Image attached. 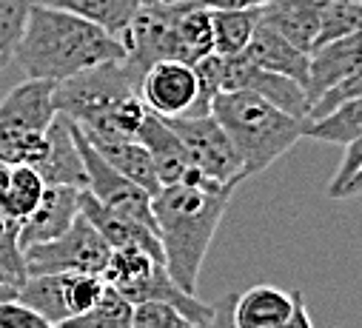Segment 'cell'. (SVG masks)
<instances>
[{"mask_svg": "<svg viewBox=\"0 0 362 328\" xmlns=\"http://www.w3.org/2000/svg\"><path fill=\"white\" fill-rule=\"evenodd\" d=\"M234 189L237 186L214 183L194 172L180 183L160 186V192L151 197L163 266L171 280L189 294H197L209 245L220 228V220L226 217Z\"/></svg>", "mask_w": 362, "mask_h": 328, "instance_id": "1", "label": "cell"}, {"mask_svg": "<svg viewBox=\"0 0 362 328\" xmlns=\"http://www.w3.org/2000/svg\"><path fill=\"white\" fill-rule=\"evenodd\" d=\"M12 60H18L26 77L60 83L98 63L126 60V49L115 35L92 20L35 4Z\"/></svg>", "mask_w": 362, "mask_h": 328, "instance_id": "2", "label": "cell"}, {"mask_svg": "<svg viewBox=\"0 0 362 328\" xmlns=\"http://www.w3.org/2000/svg\"><path fill=\"white\" fill-rule=\"evenodd\" d=\"M140 74L126 63H98L54 83V112L86 134L137 137L148 106L140 98Z\"/></svg>", "mask_w": 362, "mask_h": 328, "instance_id": "3", "label": "cell"}, {"mask_svg": "<svg viewBox=\"0 0 362 328\" xmlns=\"http://www.w3.org/2000/svg\"><path fill=\"white\" fill-rule=\"evenodd\" d=\"M211 115L234 143L245 177L265 172L305 137V120L271 106L248 89L220 92L211 100Z\"/></svg>", "mask_w": 362, "mask_h": 328, "instance_id": "4", "label": "cell"}, {"mask_svg": "<svg viewBox=\"0 0 362 328\" xmlns=\"http://www.w3.org/2000/svg\"><path fill=\"white\" fill-rule=\"evenodd\" d=\"M112 245L100 237V231L83 214L71 220V226L54 240L37 242L23 249L26 274H100L109 260Z\"/></svg>", "mask_w": 362, "mask_h": 328, "instance_id": "5", "label": "cell"}, {"mask_svg": "<svg viewBox=\"0 0 362 328\" xmlns=\"http://www.w3.org/2000/svg\"><path fill=\"white\" fill-rule=\"evenodd\" d=\"M174 134L183 140L192 166L214 180V183H228L237 186L240 180H245L243 175V160L234 148V143L228 140V134L223 131V126L214 120V115H183V117H163Z\"/></svg>", "mask_w": 362, "mask_h": 328, "instance_id": "6", "label": "cell"}, {"mask_svg": "<svg viewBox=\"0 0 362 328\" xmlns=\"http://www.w3.org/2000/svg\"><path fill=\"white\" fill-rule=\"evenodd\" d=\"M71 123V120H69ZM71 131H74V143H77V151H80V160H83V172H86V192L98 197L103 206L115 209V211H123L140 223H148L154 226V214H151V194L146 189H140L137 183L126 180L117 169H112L109 163L103 160V154L83 137V131L71 123ZM157 231V228H154Z\"/></svg>", "mask_w": 362, "mask_h": 328, "instance_id": "7", "label": "cell"}, {"mask_svg": "<svg viewBox=\"0 0 362 328\" xmlns=\"http://www.w3.org/2000/svg\"><path fill=\"white\" fill-rule=\"evenodd\" d=\"M220 86H223V92L248 89V92L265 98L271 106H277L300 120H305V115H308V98L297 80L259 69L254 60L245 57V52L228 54V57L220 54Z\"/></svg>", "mask_w": 362, "mask_h": 328, "instance_id": "8", "label": "cell"}, {"mask_svg": "<svg viewBox=\"0 0 362 328\" xmlns=\"http://www.w3.org/2000/svg\"><path fill=\"white\" fill-rule=\"evenodd\" d=\"M140 98L157 117H183L197 100V71L186 60H157L140 77Z\"/></svg>", "mask_w": 362, "mask_h": 328, "instance_id": "9", "label": "cell"}, {"mask_svg": "<svg viewBox=\"0 0 362 328\" xmlns=\"http://www.w3.org/2000/svg\"><path fill=\"white\" fill-rule=\"evenodd\" d=\"M54 83L40 77H26L4 100H0V129L18 131H46L57 117L54 112Z\"/></svg>", "mask_w": 362, "mask_h": 328, "instance_id": "10", "label": "cell"}, {"mask_svg": "<svg viewBox=\"0 0 362 328\" xmlns=\"http://www.w3.org/2000/svg\"><path fill=\"white\" fill-rule=\"evenodd\" d=\"M80 214V189L74 186H46L35 211L21 223V249L54 240Z\"/></svg>", "mask_w": 362, "mask_h": 328, "instance_id": "11", "label": "cell"}, {"mask_svg": "<svg viewBox=\"0 0 362 328\" xmlns=\"http://www.w3.org/2000/svg\"><path fill=\"white\" fill-rule=\"evenodd\" d=\"M137 140L143 143V148L148 151V157L154 163L160 186L180 183V180H186V177H192L197 172L192 166V157H189L183 140L174 134V129L163 117L148 112V117L143 120V126L137 131Z\"/></svg>", "mask_w": 362, "mask_h": 328, "instance_id": "12", "label": "cell"}, {"mask_svg": "<svg viewBox=\"0 0 362 328\" xmlns=\"http://www.w3.org/2000/svg\"><path fill=\"white\" fill-rule=\"evenodd\" d=\"M37 175L46 186H74L86 189V172L83 160L74 143V131L69 117L57 115L46 129V157L37 163Z\"/></svg>", "mask_w": 362, "mask_h": 328, "instance_id": "13", "label": "cell"}, {"mask_svg": "<svg viewBox=\"0 0 362 328\" xmlns=\"http://www.w3.org/2000/svg\"><path fill=\"white\" fill-rule=\"evenodd\" d=\"M359 32L322 43L308 52V77H305V98L308 106L314 98H320L325 89H331L339 80L359 71Z\"/></svg>", "mask_w": 362, "mask_h": 328, "instance_id": "14", "label": "cell"}, {"mask_svg": "<svg viewBox=\"0 0 362 328\" xmlns=\"http://www.w3.org/2000/svg\"><path fill=\"white\" fill-rule=\"evenodd\" d=\"M257 23L283 35L297 49L311 52L320 29V0H268L257 6Z\"/></svg>", "mask_w": 362, "mask_h": 328, "instance_id": "15", "label": "cell"}, {"mask_svg": "<svg viewBox=\"0 0 362 328\" xmlns=\"http://www.w3.org/2000/svg\"><path fill=\"white\" fill-rule=\"evenodd\" d=\"M83 137L92 143L103 160L109 163L112 169H117L126 180L137 183L140 189H146L151 197L160 192V180L154 172V163L148 157V151L143 148V143L137 137H103V134H86Z\"/></svg>", "mask_w": 362, "mask_h": 328, "instance_id": "16", "label": "cell"}, {"mask_svg": "<svg viewBox=\"0 0 362 328\" xmlns=\"http://www.w3.org/2000/svg\"><path fill=\"white\" fill-rule=\"evenodd\" d=\"M243 52L259 69H268V71H274V74H286V77L297 80L300 86H305V77H308V52L297 49L283 35L271 32L268 26L257 23V29H254V35H251V40H248V46Z\"/></svg>", "mask_w": 362, "mask_h": 328, "instance_id": "17", "label": "cell"}, {"mask_svg": "<svg viewBox=\"0 0 362 328\" xmlns=\"http://www.w3.org/2000/svg\"><path fill=\"white\" fill-rule=\"evenodd\" d=\"M294 308V291L277 286H251L231 300V317L237 328H280Z\"/></svg>", "mask_w": 362, "mask_h": 328, "instance_id": "18", "label": "cell"}, {"mask_svg": "<svg viewBox=\"0 0 362 328\" xmlns=\"http://www.w3.org/2000/svg\"><path fill=\"white\" fill-rule=\"evenodd\" d=\"M40 4L92 20L123 43V35L140 6V0H40Z\"/></svg>", "mask_w": 362, "mask_h": 328, "instance_id": "19", "label": "cell"}, {"mask_svg": "<svg viewBox=\"0 0 362 328\" xmlns=\"http://www.w3.org/2000/svg\"><path fill=\"white\" fill-rule=\"evenodd\" d=\"M15 300L46 317L49 322L60 325L69 320L66 308V274H26V280L18 286Z\"/></svg>", "mask_w": 362, "mask_h": 328, "instance_id": "20", "label": "cell"}, {"mask_svg": "<svg viewBox=\"0 0 362 328\" xmlns=\"http://www.w3.org/2000/svg\"><path fill=\"white\" fill-rule=\"evenodd\" d=\"M43 189H46V183L37 175V169L9 166L4 183H0V211L18 223H23L35 211V206L40 203Z\"/></svg>", "mask_w": 362, "mask_h": 328, "instance_id": "21", "label": "cell"}, {"mask_svg": "<svg viewBox=\"0 0 362 328\" xmlns=\"http://www.w3.org/2000/svg\"><path fill=\"white\" fill-rule=\"evenodd\" d=\"M211 12V32H214V54H240L254 29H257V9H209Z\"/></svg>", "mask_w": 362, "mask_h": 328, "instance_id": "22", "label": "cell"}, {"mask_svg": "<svg viewBox=\"0 0 362 328\" xmlns=\"http://www.w3.org/2000/svg\"><path fill=\"white\" fill-rule=\"evenodd\" d=\"M362 100L354 98L348 103H342L339 109L317 117V120H305V137H314L320 143H334V146H345L351 140L362 137Z\"/></svg>", "mask_w": 362, "mask_h": 328, "instance_id": "23", "label": "cell"}, {"mask_svg": "<svg viewBox=\"0 0 362 328\" xmlns=\"http://www.w3.org/2000/svg\"><path fill=\"white\" fill-rule=\"evenodd\" d=\"M60 328H132V303L106 286L92 308L63 320Z\"/></svg>", "mask_w": 362, "mask_h": 328, "instance_id": "24", "label": "cell"}, {"mask_svg": "<svg viewBox=\"0 0 362 328\" xmlns=\"http://www.w3.org/2000/svg\"><path fill=\"white\" fill-rule=\"evenodd\" d=\"M177 32H180V46H183L186 63H197L200 57L214 52V32H211V12L209 9L186 4L183 15L177 20Z\"/></svg>", "mask_w": 362, "mask_h": 328, "instance_id": "25", "label": "cell"}, {"mask_svg": "<svg viewBox=\"0 0 362 328\" xmlns=\"http://www.w3.org/2000/svg\"><path fill=\"white\" fill-rule=\"evenodd\" d=\"M359 26H362V4H356V0H320V29L314 49L356 35Z\"/></svg>", "mask_w": 362, "mask_h": 328, "instance_id": "26", "label": "cell"}, {"mask_svg": "<svg viewBox=\"0 0 362 328\" xmlns=\"http://www.w3.org/2000/svg\"><path fill=\"white\" fill-rule=\"evenodd\" d=\"M26 280V260L21 249V223L0 211V283L18 291Z\"/></svg>", "mask_w": 362, "mask_h": 328, "instance_id": "27", "label": "cell"}, {"mask_svg": "<svg viewBox=\"0 0 362 328\" xmlns=\"http://www.w3.org/2000/svg\"><path fill=\"white\" fill-rule=\"evenodd\" d=\"M46 157V131L0 129V160L9 166H37Z\"/></svg>", "mask_w": 362, "mask_h": 328, "instance_id": "28", "label": "cell"}, {"mask_svg": "<svg viewBox=\"0 0 362 328\" xmlns=\"http://www.w3.org/2000/svg\"><path fill=\"white\" fill-rule=\"evenodd\" d=\"M35 4H40V0H0V71L15 57V49Z\"/></svg>", "mask_w": 362, "mask_h": 328, "instance_id": "29", "label": "cell"}, {"mask_svg": "<svg viewBox=\"0 0 362 328\" xmlns=\"http://www.w3.org/2000/svg\"><path fill=\"white\" fill-rule=\"evenodd\" d=\"M342 160L339 169L334 172L328 183V197L331 200H356L362 192V137L351 140L342 146Z\"/></svg>", "mask_w": 362, "mask_h": 328, "instance_id": "30", "label": "cell"}, {"mask_svg": "<svg viewBox=\"0 0 362 328\" xmlns=\"http://www.w3.org/2000/svg\"><path fill=\"white\" fill-rule=\"evenodd\" d=\"M132 328H203L165 300H143L132 305Z\"/></svg>", "mask_w": 362, "mask_h": 328, "instance_id": "31", "label": "cell"}, {"mask_svg": "<svg viewBox=\"0 0 362 328\" xmlns=\"http://www.w3.org/2000/svg\"><path fill=\"white\" fill-rule=\"evenodd\" d=\"M103 288H106V283H103L100 274H86V271L66 274V308H69V317L92 308L100 300Z\"/></svg>", "mask_w": 362, "mask_h": 328, "instance_id": "32", "label": "cell"}, {"mask_svg": "<svg viewBox=\"0 0 362 328\" xmlns=\"http://www.w3.org/2000/svg\"><path fill=\"white\" fill-rule=\"evenodd\" d=\"M359 95H362V71H356V74L339 80V83H334L331 89H325L320 98H314L311 106H308L305 120H317V117H322V115L339 109L342 103H348V100H354V98H359Z\"/></svg>", "mask_w": 362, "mask_h": 328, "instance_id": "33", "label": "cell"}, {"mask_svg": "<svg viewBox=\"0 0 362 328\" xmlns=\"http://www.w3.org/2000/svg\"><path fill=\"white\" fill-rule=\"evenodd\" d=\"M0 328H60V325L49 322L21 300L9 297V300H0Z\"/></svg>", "mask_w": 362, "mask_h": 328, "instance_id": "34", "label": "cell"}, {"mask_svg": "<svg viewBox=\"0 0 362 328\" xmlns=\"http://www.w3.org/2000/svg\"><path fill=\"white\" fill-rule=\"evenodd\" d=\"M280 328H314L311 311H308V305H305V300H303L300 291H294V308H291V314L283 320Z\"/></svg>", "mask_w": 362, "mask_h": 328, "instance_id": "35", "label": "cell"}, {"mask_svg": "<svg viewBox=\"0 0 362 328\" xmlns=\"http://www.w3.org/2000/svg\"><path fill=\"white\" fill-rule=\"evenodd\" d=\"M192 6H203V9H257L268 0H186Z\"/></svg>", "mask_w": 362, "mask_h": 328, "instance_id": "36", "label": "cell"}, {"mask_svg": "<svg viewBox=\"0 0 362 328\" xmlns=\"http://www.w3.org/2000/svg\"><path fill=\"white\" fill-rule=\"evenodd\" d=\"M206 328H237L234 325V317H231V300L226 297L223 303L211 305V320Z\"/></svg>", "mask_w": 362, "mask_h": 328, "instance_id": "37", "label": "cell"}, {"mask_svg": "<svg viewBox=\"0 0 362 328\" xmlns=\"http://www.w3.org/2000/svg\"><path fill=\"white\" fill-rule=\"evenodd\" d=\"M9 297H15V288H9V286L0 283V300H9Z\"/></svg>", "mask_w": 362, "mask_h": 328, "instance_id": "38", "label": "cell"}, {"mask_svg": "<svg viewBox=\"0 0 362 328\" xmlns=\"http://www.w3.org/2000/svg\"><path fill=\"white\" fill-rule=\"evenodd\" d=\"M356 4H362V0H356Z\"/></svg>", "mask_w": 362, "mask_h": 328, "instance_id": "39", "label": "cell"}]
</instances>
